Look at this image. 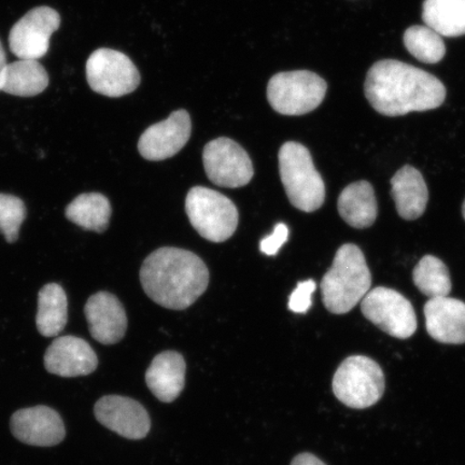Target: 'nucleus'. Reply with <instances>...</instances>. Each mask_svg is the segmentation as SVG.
<instances>
[{"label": "nucleus", "mask_w": 465, "mask_h": 465, "mask_svg": "<svg viewBox=\"0 0 465 465\" xmlns=\"http://www.w3.org/2000/svg\"><path fill=\"white\" fill-rule=\"evenodd\" d=\"M364 92L371 106L386 116L436 109L446 98V87L435 75L397 60L375 63Z\"/></svg>", "instance_id": "obj_1"}, {"label": "nucleus", "mask_w": 465, "mask_h": 465, "mask_svg": "<svg viewBox=\"0 0 465 465\" xmlns=\"http://www.w3.org/2000/svg\"><path fill=\"white\" fill-rule=\"evenodd\" d=\"M141 282L151 300L168 310L183 311L205 292L209 272L203 260L188 250L164 247L144 260Z\"/></svg>", "instance_id": "obj_2"}, {"label": "nucleus", "mask_w": 465, "mask_h": 465, "mask_svg": "<svg viewBox=\"0 0 465 465\" xmlns=\"http://www.w3.org/2000/svg\"><path fill=\"white\" fill-rule=\"evenodd\" d=\"M371 287V272L362 250L353 243L341 246L333 265L320 283L325 308L335 315L352 310Z\"/></svg>", "instance_id": "obj_3"}, {"label": "nucleus", "mask_w": 465, "mask_h": 465, "mask_svg": "<svg viewBox=\"0 0 465 465\" xmlns=\"http://www.w3.org/2000/svg\"><path fill=\"white\" fill-rule=\"evenodd\" d=\"M278 160L290 203L304 213L318 211L325 201V185L310 151L303 144L288 142L279 150Z\"/></svg>", "instance_id": "obj_4"}, {"label": "nucleus", "mask_w": 465, "mask_h": 465, "mask_svg": "<svg viewBox=\"0 0 465 465\" xmlns=\"http://www.w3.org/2000/svg\"><path fill=\"white\" fill-rule=\"evenodd\" d=\"M185 212L196 232L213 242L228 241L234 235L240 219L234 203L220 192L205 187L189 191Z\"/></svg>", "instance_id": "obj_5"}, {"label": "nucleus", "mask_w": 465, "mask_h": 465, "mask_svg": "<svg viewBox=\"0 0 465 465\" xmlns=\"http://www.w3.org/2000/svg\"><path fill=\"white\" fill-rule=\"evenodd\" d=\"M327 91V83L315 73H279L272 75L267 85V100L278 114L303 115L322 104Z\"/></svg>", "instance_id": "obj_6"}, {"label": "nucleus", "mask_w": 465, "mask_h": 465, "mask_svg": "<svg viewBox=\"0 0 465 465\" xmlns=\"http://www.w3.org/2000/svg\"><path fill=\"white\" fill-rule=\"evenodd\" d=\"M333 392L342 404L351 409H368L385 392V375L374 360L364 356L349 357L336 371Z\"/></svg>", "instance_id": "obj_7"}, {"label": "nucleus", "mask_w": 465, "mask_h": 465, "mask_svg": "<svg viewBox=\"0 0 465 465\" xmlns=\"http://www.w3.org/2000/svg\"><path fill=\"white\" fill-rule=\"evenodd\" d=\"M87 84L98 94L122 97L141 84V74L131 58L113 49H98L90 55L85 65Z\"/></svg>", "instance_id": "obj_8"}, {"label": "nucleus", "mask_w": 465, "mask_h": 465, "mask_svg": "<svg viewBox=\"0 0 465 465\" xmlns=\"http://www.w3.org/2000/svg\"><path fill=\"white\" fill-rule=\"evenodd\" d=\"M366 319L383 332L400 340L410 339L417 330V317L411 302L391 288L370 290L361 302Z\"/></svg>", "instance_id": "obj_9"}, {"label": "nucleus", "mask_w": 465, "mask_h": 465, "mask_svg": "<svg viewBox=\"0 0 465 465\" xmlns=\"http://www.w3.org/2000/svg\"><path fill=\"white\" fill-rule=\"evenodd\" d=\"M203 167L213 184L223 188L245 187L253 177V165L248 153L230 138L221 137L206 144Z\"/></svg>", "instance_id": "obj_10"}, {"label": "nucleus", "mask_w": 465, "mask_h": 465, "mask_svg": "<svg viewBox=\"0 0 465 465\" xmlns=\"http://www.w3.org/2000/svg\"><path fill=\"white\" fill-rule=\"evenodd\" d=\"M61 26V16L50 7H37L17 21L9 34L11 52L19 60H39L48 54L50 39Z\"/></svg>", "instance_id": "obj_11"}, {"label": "nucleus", "mask_w": 465, "mask_h": 465, "mask_svg": "<svg viewBox=\"0 0 465 465\" xmlns=\"http://www.w3.org/2000/svg\"><path fill=\"white\" fill-rule=\"evenodd\" d=\"M191 129L190 114L183 109L176 110L168 119L144 131L138 142L139 153L148 161L173 158L189 142Z\"/></svg>", "instance_id": "obj_12"}, {"label": "nucleus", "mask_w": 465, "mask_h": 465, "mask_svg": "<svg viewBox=\"0 0 465 465\" xmlns=\"http://www.w3.org/2000/svg\"><path fill=\"white\" fill-rule=\"evenodd\" d=\"M94 414L104 427L125 439L142 440L150 431L151 420L147 411L130 398L106 395L97 401Z\"/></svg>", "instance_id": "obj_13"}, {"label": "nucleus", "mask_w": 465, "mask_h": 465, "mask_svg": "<svg viewBox=\"0 0 465 465\" xmlns=\"http://www.w3.org/2000/svg\"><path fill=\"white\" fill-rule=\"evenodd\" d=\"M10 428L22 443L38 447L60 444L66 435L61 416L48 406L15 411L11 417Z\"/></svg>", "instance_id": "obj_14"}, {"label": "nucleus", "mask_w": 465, "mask_h": 465, "mask_svg": "<svg viewBox=\"0 0 465 465\" xmlns=\"http://www.w3.org/2000/svg\"><path fill=\"white\" fill-rule=\"evenodd\" d=\"M97 365L93 348L84 340L72 335L58 337L45 354L46 371L61 377L90 375Z\"/></svg>", "instance_id": "obj_15"}, {"label": "nucleus", "mask_w": 465, "mask_h": 465, "mask_svg": "<svg viewBox=\"0 0 465 465\" xmlns=\"http://www.w3.org/2000/svg\"><path fill=\"white\" fill-rule=\"evenodd\" d=\"M84 313L93 339L104 345H114L124 339L127 317L115 295L102 291L87 300Z\"/></svg>", "instance_id": "obj_16"}, {"label": "nucleus", "mask_w": 465, "mask_h": 465, "mask_svg": "<svg viewBox=\"0 0 465 465\" xmlns=\"http://www.w3.org/2000/svg\"><path fill=\"white\" fill-rule=\"evenodd\" d=\"M424 317L430 336L443 344L465 342V303L444 296L430 299L424 305Z\"/></svg>", "instance_id": "obj_17"}, {"label": "nucleus", "mask_w": 465, "mask_h": 465, "mask_svg": "<svg viewBox=\"0 0 465 465\" xmlns=\"http://www.w3.org/2000/svg\"><path fill=\"white\" fill-rule=\"evenodd\" d=\"M185 365L182 354L165 351L153 359L145 373V382L161 402L171 403L183 392L185 383Z\"/></svg>", "instance_id": "obj_18"}, {"label": "nucleus", "mask_w": 465, "mask_h": 465, "mask_svg": "<svg viewBox=\"0 0 465 465\" xmlns=\"http://www.w3.org/2000/svg\"><path fill=\"white\" fill-rule=\"evenodd\" d=\"M391 195L401 218H420L426 212L429 191L426 182L415 167L405 165L391 179Z\"/></svg>", "instance_id": "obj_19"}, {"label": "nucleus", "mask_w": 465, "mask_h": 465, "mask_svg": "<svg viewBox=\"0 0 465 465\" xmlns=\"http://www.w3.org/2000/svg\"><path fill=\"white\" fill-rule=\"evenodd\" d=\"M337 209L342 220L352 228H370L375 223L378 214L373 185L365 180L349 184L339 197Z\"/></svg>", "instance_id": "obj_20"}, {"label": "nucleus", "mask_w": 465, "mask_h": 465, "mask_svg": "<svg viewBox=\"0 0 465 465\" xmlns=\"http://www.w3.org/2000/svg\"><path fill=\"white\" fill-rule=\"evenodd\" d=\"M49 85V74L36 60H19L5 67L2 89L10 95L33 97L39 95Z\"/></svg>", "instance_id": "obj_21"}, {"label": "nucleus", "mask_w": 465, "mask_h": 465, "mask_svg": "<svg viewBox=\"0 0 465 465\" xmlns=\"http://www.w3.org/2000/svg\"><path fill=\"white\" fill-rule=\"evenodd\" d=\"M68 322V302L65 291L57 283L45 284L38 294L36 324L45 337L61 334Z\"/></svg>", "instance_id": "obj_22"}, {"label": "nucleus", "mask_w": 465, "mask_h": 465, "mask_svg": "<svg viewBox=\"0 0 465 465\" xmlns=\"http://www.w3.org/2000/svg\"><path fill=\"white\" fill-rule=\"evenodd\" d=\"M424 25L440 36L460 37L465 35V0H424Z\"/></svg>", "instance_id": "obj_23"}, {"label": "nucleus", "mask_w": 465, "mask_h": 465, "mask_svg": "<svg viewBox=\"0 0 465 465\" xmlns=\"http://www.w3.org/2000/svg\"><path fill=\"white\" fill-rule=\"evenodd\" d=\"M66 218L87 231L103 232L108 229L112 205L101 193L81 194L69 203Z\"/></svg>", "instance_id": "obj_24"}, {"label": "nucleus", "mask_w": 465, "mask_h": 465, "mask_svg": "<svg viewBox=\"0 0 465 465\" xmlns=\"http://www.w3.org/2000/svg\"><path fill=\"white\" fill-rule=\"evenodd\" d=\"M412 281L429 299L444 298L451 291L450 271L444 262L434 255H426L415 266Z\"/></svg>", "instance_id": "obj_25"}, {"label": "nucleus", "mask_w": 465, "mask_h": 465, "mask_svg": "<svg viewBox=\"0 0 465 465\" xmlns=\"http://www.w3.org/2000/svg\"><path fill=\"white\" fill-rule=\"evenodd\" d=\"M404 45L412 56L426 64L439 63L446 54L443 38L427 25H414L407 28L404 34Z\"/></svg>", "instance_id": "obj_26"}, {"label": "nucleus", "mask_w": 465, "mask_h": 465, "mask_svg": "<svg viewBox=\"0 0 465 465\" xmlns=\"http://www.w3.org/2000/svg\"><path fill=\"white\" fill-rule=\"evenodd\" d=\"M26 218L25 202L19 197L0 193V232L13 243L19 238L21 225Z\"/></svg>", "instance_id": "obj_27"}, {"label": "nucleus", "mask_w": 465, "mask_h": 465, "mask_svg": "<svg viewBox=\"0 0 465 465\" xmlns=\"http://www.w3.org/2000/svg\"><path fill=\"white\" fill-rule=\"evenodd\" d=\"M317 284L312 279L299 282L298 287L290 295L289 310L296 313H306L312 306V295L315 292Z\"/></svg>", "instance_id": "obj_28"}, {"label": "nucleus", "mask_w": 465, "mask_h": 465, "mask_svg": "<svg viewBox=\"0 0 465 465\" xmlns=\"http://www.w3.org/2000/svg\"><path fill=\"white\" fill-rule=\"evenodd\" d=\"M289 236L288 226L283 223L276 225L274 232L270 236L262 240L260 243L261 252L266 255H276Z\"/></svg>", "instance_id": "obj_29"}, {"label": "nucleus", "mask_w": 465, "mask_h": 465, "mask_svg": "<svg viewBox=\"0 0 465 465\" xmlns=\"http://www.w3.org/2000/svg\"><path fill=\"white\" fill-rule=\"evenodd\" d=\"M291 465H327L316 456L312 455V453H301V455L296 456L293 459L292 463Z\"/></svg>", "instance_id": "obj_30"}, {"label": "nucleus", "mask_w": 465, "mask_h": 465, "mask_svg": "<svg viewBox=\"0 0 465 465\" xmlns=\"http://www.w3.org/2000/svg\"><path fill=\"white\" fill-rule=\"evenodd\" d=\"M7 58H5V52L3 48L2 43H0V89H2L3 74L5 67H7Z\"/></svg>", "instance_id": "obj_31"}, {"label": "nucleus", "mask_w": 465, "mask_h": 465, "mask_svg": "<svg viewBox=\"0 0 465 465\" xmlns=\"http://www.w3.org/2000/svg\"><path fill=\"white\" fill-rule=\"evenodd\" d=\"M462 214H463V218L465 220V200H464L463 205H462Z\"/></svg>", "instance_id": "obj_32"}]
</instances>
